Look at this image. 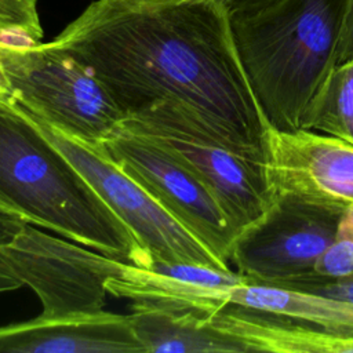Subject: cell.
Returning a JSON list of instances; mask_svg holds the SVG:
<instances>
[{
	"label": "cell",
	"mask_w": 353,
	"mask_h": 353,
	"mask_svg": "<svg viewBox=\"0 0 353 353\" xmlns=\"http://www.w3.org/2000/svg\"><path fill=\"white\" fill-rule=\"evenodd\" d=\"M346 0H262L228 7L239 58L268 125L305 127L339 61Z\"/></svg>",
	"instance_id": "7a4b0ae2"
},
{
	"label": "cell",
	"mask_w": 353,
	"mask_h": 353,
	"mask_svg": "<svg viewBox=\"0 0 353 353\" xmlns=\"http://www.w3.org/2000/svg\"><path fill=\"white\" fill-rule=\"evenodd\" d=\"M0 211L130 263L150 258L68 157L0 101Z\"/></svg>",
	"instance_id": "3957f363"
},
{
	"label": "cell",
	"mask_w": 353,
	"mask_h": 353,
	"mask_svg": "<svg viewBox=\"0 0 353 353\" xmlns=\"http://www.w3.org/2000/svg\"><path fill=\"white\" fill-rule=\"evenodd\" d=\"M43 28L36 0H0V43L40 44Z\"/></svg>",
	"instance_id": "2e32d148"
},
{
	"label": "cell",
	"mask_w": 353,
	"mask_h": 353,
	"mask_svg": "<svg viewBox=\"0 0 353 353\" xmlns=\"http://www.w3.org/2000/svg\"><path fill=\"white\" fill-rule=\"evenodd\" d=\"M223 1H225V3H226V4H228V1H229V0H223Z\"/></svg>",
	"instance_id": "cb8c5ba5"
},
{
	"label": "cell",
	"mask_w": 353,
	"mask_h": 353,
	"mask_svg": "<svg viewBox=\"0 0 353 353\" xmlns=\"http://www.w3.org/2000/svg\"><path fill=\"white\" fill-rule=\"evenodd\" d=\"M244 277L232 270L190 262L149 259L146 263L125 262L123 270L108 280V294L127 298L132 310L196 312L212 314L226 303L233 288Z\"/></svg>",
	"instance_id": "7c38bea8"
},
{
	"label": "cell",
	"mask_w": 353,
	"mask_h": 353,
	"mask_svg": "<svg viewBox=\"0 0 353 353\" xmlns=\"http://www.w3.org/2000/svg\"><path fill=\"white\" fill-rule=\"evenodd\" d=\"M210 324L243 352H353V302L244 281Z\"/></svg>",
	"instance_id": "277c9868"
},
{
	"label": "cell",
	"mask_w": 353,
	"mask_h": 353,
	"mask_svg": "<svg viewBox=\"0 0 353 353\" xmlns=\"http://www.w3.org/2000/svg\"><path fill=\"white\" fill-rule=\"evenodd\" d=\"M347 205L292 192L274 193L269 210L237 234L230 263L244 281L256 284L310 273L336 239Z\"/></svg>",
	"instance_id": "9c48e42d"
},
{
	"label": "cell",
	"mask_w": 353,
	"mask_h": 353,
	"mask_svg": "<svg viewBox=\"0 0 353 353\" xmlns=\"http://www.w3.org/2000/svg\"><path fill=\"white\" fill-rule=\"evenodd\" d=\"M0 353H145L130 314H40L0 327Z\"/></svg>",
	"instance_id": "4fadbf2b"
},
{
	"label": "cell",
	"mask_w": 353,
	"mask_h": 353,
	"mask_svg": "<svg viewBox=\"0 0 353 353\" xmlns=\"http://www.w3.org/2000/svg\"><path fill=\"white\" fill-rule=\"evenodd\" d=\"M336 236L353 240V203H350L346 207V210L343 212V216L341 219Z\"/></svg>",
	"instance_id": "ffe728a7"
},
{
	"label": "cell",
	"mask_w": 353,
	"mask_h": 353,
	"mask_svg": "<svg viewBox=\"0 0 353 353\" xmlns=\"http://www.w3.org/2000/svg\"><path fill=\"white\" fill-rule=\"evenodd\" d=\"M99 146L219 261L230 263L237 232L194 172L149 137L123 125Z\"/></svg>",
	"instance_id": "30bf717a"
},
{
	"label": "cell",
	"mask_w": 353,
	"mask_h": 353,
	"mask_svg": "<svg viewBox=\"0 0 353 353\" xmlns=\"http://www.w3.org/2000/svg\"><path fill=\"white\" fill-rule=\"evenodd\" d=\"M121 125L149 137L194 172L215 196L237 234L272 205L274 193L265 165L236 153L181 103H157L125 117Z\"/></svg>",
	"instance_id": "8992f818"
},
{
	"label": "cell",
	"mask_w": 353,
	"mask_h": 353,
	"mask_svg": "<svg viewBox=\"0 0 353 353\" xmlns=\"http://www.w3.org/2000/svg\"><path fill=\"white\" fill-rule=\"evenodd\" d=\"M0 61L14 91L12 103L68 135L101 145L127 117L88 69L48 43H0Z\"/></svg>",
	"instance_id": "5b68a950"
},
{
	"label": "cell",
	"mask_w": 353,
	"mask_h": 353,
	"mask_svg": "<svg viewBox=\"0 0 353 353\" xmlns=\"http://www.w3.org/2000/svg\"><path fill=\"white\" fill-rule=\"evenodd\" d=\"M210 316L196 312L138 309L132 310L130 320L145 353L243 352L237 342L210 324Z\"/></svg>",
	"instance_id": "5bb4252c"
},
{
	"label": "cell",
	"mask_w": 353,
	"mask_h": 353,
	"mask_svg": "<svg viewBox=\"0 0 353 353\" xmlns=\"http://www.w3.org/2000/svg\"><path fill=\"white\" fill-rule=\"evenodd\" d=\"M84 247L0 211V269L36 292L44 316L103 310L106 283L125 262Z\"/></svg>",
	"instance_id": "52a82bcc"
},
{
	"label": "cell",
	"mask_w": 353,
	"mask_h": 353,
	"mask_svg": "<svg viewBox=\"0 0 353 353\" xmlns=\"http://www.w3.org/2000/svg\"><path fill=\"white\" fill-rule=\"evenodd\" d=\"M0 101H3L6 103H10V105L15 101L11 83L7 77V73L4 70V66L1 63V61H0Z\"/></svg>",
	"instance_id": "44dd1931"
},
{
	"label": "cell",
	"mask_w": 353,
	"mask_h": 353,
	"mask_svg": "<svg viewBox=\"0 0 353 353\" xmlns=\"http://www.w3.org/2000/svg\"><path fill=\"white\" fill-rule=\"evenodd\" d=\"M262 0H229L228 1V7H241V6H250V4H255L259 3Z\"/></svg>",
	"instance_id": "603a6c76"
},
{
	"label": "cell",
	"mask_w": 353,
	"mask_h": 353,
	"mask_svg": "<svg viewBox=\"0 0 353 353\" xmlns=\"http://www.w3.org/2000/svg\"><path fill=\"white\" fill-rule=\"evenodd\" d=\"M265 174L273 193L353 203V145L330 134L269 127Z\"/></svg>",
	"instance_id": "8fae6325"
},
{
	"label": "cell",
	"mask_w": 353,
	"mask_h": 353,
	"mask_svg": "<svg viewBox=\"0 0 353 353\" xmlns=\"http://www.w3.org/2000/svg\"><path fill=\"white\" fill-rule=\"evenodd\" d=\"M353 58V0H346L345 19L339 43V61L345 62Z\"/></svg>",
	"instance_id": "d6986e66"
},
{
	"label": "cell",
	"mask_w": 353,
	"mask_h": 353,
	"mask_svg": "<svg viewBox=\"0 0 353 353\" xmlns=\"http://www.w3.org/2000/svg\"><path fill=\"white\" fill-rule=\"evenodd\" d=\"M48 44L88 69L127 117L181 103L265 165L269 125L223 0H94Z\"/></svg>",
	"instance_id": "6da1fadb"
},
{
	"label": "cell",
	"mask_w": 353,
	"mask_h": 353,
	"mask_svg": "<svg viewBox=\"0 0 353 353\" xmlns=\"http://www.w3.org/2000/svg\"><path fill=\"white\" fill-rule=\"evenodd\" d=\"M310 274L328 280L353 277V240L336 236L332 244L317 259Z\"/></svg>",
	"instance_id": "e0dca14e"
},
{
	"label": "cell",
	"mask_w": 353,
	"mask_h": 353,
	"mask_svg": "<svg viewBox=\"0 0 353 353\" xmlns=\"http://www.w3.org/2000/svg\"><path fill=\"white\" fill-rule=\"evenodd\" d=\"M303 128L330 134L353 145V58L335 66Z\"/></svg>",
	"instance_id": "9a60e30c"
},
{
	"label": "cell",
	"mask_w": 353,
	"mask_h": 353,
	"mask_svg": "<svg viewBox=\"0 0 353 353\" xmlns=\"http://www.w3.org/2000/svg\"><path fill=\"white\" fill-rule=\"evenodd\" d=\"M265 285L288 288V290L312 292V294H321L325 296H332V298L353 302V277L342 279V280H328V279H320L307 273V274L292 277V279L265 283Z\"/></svg>",
	"instance_id": "ac0fdd59"
},
{
	"label": "cell",
	"mask_w": 353,
	"mask_h": 353,
	"mask_svg": "<svg viewBox=\"0 0 353 353\" xmlns=\"http://www.w3.org/2000/svg\"><path fill=\"white\" fill-rule=\"evenodd\" d=\"M19 287H21V284H19L15 279L7 276V274L0 269V292H3V291H11V290H15V288H19Z\"/></svg>",
	"instance_id": "7402d4cb"
},
{
	"label": "cell",
	"mask_w": 353,
	"mask_h": 353,
	"mask_svg": "<svg viewBox=\"0 0 353 353\" xmlns=\"http://www.w3.org/2000/svg\"><path fill=\"white\" fill-rule=\"evenodd\" d=\"M11 105L18 106L17 103ZM19 109L77 168L98 196L130 229L150 259L230 269L170 215L143 186L123 171L99 145L68 135L29 114L22 108Z\"/></svg>",
	"instance_id": "ba28073f"
}]
</instances>
